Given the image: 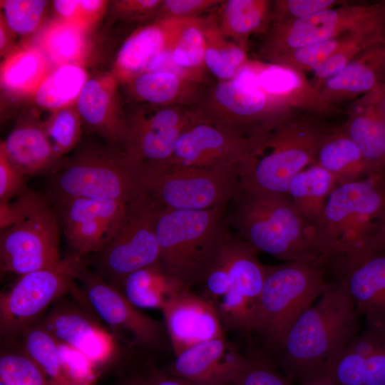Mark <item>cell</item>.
Here are the masks:
<instances>
[{
    "label": "cell",
    "mask_w": 385,
    "mask_h": 385,
    "mask_svg": "<svg viewBox=\"0 0 385 385\" xmlns=\"http://www.w3.org/2000/svg\"><path fill=\"white\" fill-rule=\"evenodd\" d=\"M81 118L71 107L52 112L43 123L55 151L62 157L79 143L81 135Z\"/></svg>",
    "instance_id": "43"
},
{
    "label": "cell",
    "mask_w": 385,
    "mask_h": 385,
    "mask_svg": "<svg viewBox=\"0 0 385 385\" xmlns=\"http://www.w3.org/2000/svg\"><path fill=\"white\" fill-rule=\"evenodd\" d=\"M177 19H160L133 33L123 43L115 64V76L130 81L145 71L150 62L167 47L173 35Z\"/></svg>",
    "instance_id": "29"
},
{
    "label": "cell",
    "mask_w": 385,
    "mask_h": 385,
    "mask_svg": "<svg viewBox=\"0 0 385 385\" xmlns=\"http://www.w3.org/2000/svg\"><path fill=\"white\" fill-rule=\"evenodd\" d=\"M118 385H146V382L143 376L134 374L125 379Z\"/></svg>",
    "instance_id": "57"
},
{
    "label": "cell",
    "mask_w": 385,
    "mask_h": 385,
    "mask_svg": "<svg viewBox=\"0 0 385 385\" xmlns=\"http://www.w3.org/2000/svg\"><path fill=\"white\" fill-rule=\"evenodd\" d=\"M53 6L58 19L74 22L83 26L81 24L80 1L56 0L53 1Z\"/></svg>",
    "instance_id": "53"
},
{
    "label": "cell",
    "mask_w": 385,
    "mask_h": 385,
    "mask_svg": "<svg viewBox=\"0 0 385 385\" xmlns=\"http://www.w3.org/2000/svg\"><path fill=\"white\" fill-rule=\"evenodd\" d=\"M87 31L76 23L58 19L43 30L38 47L56 66L81 64L88 49Z\"/></svg>",
    "instance_id": "36"
},
{
    "label": "cell",
    "mask_w": 385,
    "mask_h": 385,
    "mask_svg": "<svg viewBox=\"0 0 385 385\" xmlns=\"http://www.w3.org/2000/svg\"><path fill=\"white\" fill-rule=\"evenodd\" d=\"M163 207L150 193L128 203L114 236L96 253V273L121 290L129 274L158 262L156 224Z\"/></svg>",
    "instance_id": "8"
},
{
    "label": "cell",
    "mask_w": 385,
    "mask_h": 385,
    "mask_svg": "<svg viewBox=\"0 0 385 385\" xmlns=\"http://www.w3.org/2000/svg\"><path fill=\"white\" fill-rule=\"evenodd\" d=\"M147 176L146 166L123 149L91 146L63 160L51 183L56 199L102 198L129 203L149 193Z\"/></svg>",
    "instance_id": "5"
},
{
    "label": "cell",
    "mask_w": 385,
    "mask_h": 385,
    "mask_svg": "<svg viewBox=\"0 0 385 385\" xmlns=\"http://www.w3.org/2000/svg\"><path fill=\"white\" fill-rule=\"evenodd\" d=\"M89 77L80 64L56 66L49 71L35 93L36 104L56 111L76 103Z\"/></svg>",
    "instance_id": "37"
},
{
    "label": "cell",
    "mask_w": 385,
    "mask_h": 385,
    "mask_svg": "<svg viewBox=\"0 0 385 385\" xmlns=\"http://www.w3.org/2000/svg\"><path fill=\"white\" fill-rule=\"evenodd\" d=\"M384 82L385 42L362 51L317 89L326 101L338 106L371 92Z\"/></svg>",
    "instance_id": "25"
},
{
    "label": "cell",
    "mask_w": 385,
    "mask_h": 385,
    "mask_svg": "<svg viewBox=\"0 0 385 385\" xmlns=\"http://www.w3.org/2000/svg\"><path fill=\"white\" fill-rule=\"evenodd\" d=\"M1 385H4V384L1 382Z\"/></svg>",
    "instance_id": "60"
},
{
    "label": "cell",
    "mask_w": 385,
    "mask_h": 385,
    "mask_svg": "<svg viewBox=\"0 0 385 385\" xmlns=\"http://www.w3.org/2000/svg\"><path fill=\"white\" fill-rule=\"evenodd\" d=\"M59 254V220L50 205L0 234L1 272L23 274L53 267Z\"/></svg>",
    "instance_id": "16"
},
{
    "label": "cell",
    "mask_w": 385,
    "mask_h": 385,
    "mask_svg": "<svg viewBox=\"0 0 385 385\" xmlns=\"http://www.w3.org/2000/svg\"><path fill=\"white\" fill-rule=\"evenodd\" d=\"M48 5L42 0L1 1V19L9 29L19 35H28L41 25Z\"/></svg>",
    "instance_id": "42"
},
{
    "label": "cell",
    "mask_w": 385,
    "mask_h": 385,
    "mask_svg": "<svg viewBox=\"0 0 385 385\" xmlns=\"http://www.w3.org/2000/svg\"><path fill=\"white\" fill-rule=\"evenodd\" d=\"M146 385H198L185 379L170 375L165 371L156 368H150L145 376H143Z\"/></svg>",
    "instance_id": "54"
},
{
    "label": "cell",
    "mask_w": 385,
    "mask_h": 385,
    "mask_svg": "<svg viewBox=\"0 0 385 385\" xmlns=\"http://www.w3.org/2000/svg\"><path fill=\"white\" fill-rule=\"evenodd\" d=\"M48 61L39 47L24 46L8 54L1 65V85L14 95H34L48 74Z\"/></svg>",
    "instance_id": "33"
},
{
    "label": "cell",
    "mask_w": 385,
    "mask_h": 385,
    "mask_svg": "<svg viewBox=\"0 0 385 385\" xmlns=\"http://www.w3.org/2000/svg\"><path fill=\"white\" fill-rule=\"evenodd\" d=\"M384 42L385 24L370 26L353 33L339 50L312 71L313 78L309 80L310 82L317 89L323 81L337 73L362 51Z\"/></svg>",
    "instance_id": "39"
},
{
    "label": "cell",
    "mask_w": 385,
    "mask_h": 385,
    "mask_svg": "<svg viewBox=\"0 0 385 385\" xmlns=\"http://www.w3.org/2000/svg\"><path fill=\"white\" fill-rule=\"evenodd\" d=\"M50 205L47 197L29 189L14 200L0 202L1 230L40 212Z\"/></svg>",
    "instance_id": "47"
},
{
    "label": "cell",
    "mask_w": 385,
    "mask_h": 385,
    "mask_svg": "<svg viewBox=\"0 0 385 385\" xmlns=\"http://www.w3.org/2000/svg\"><path fill=\"white\" fill-rule=\"evenodd\" d=\"M315 164L332 174L337 185L374 174L342 124L334 126L322 140Z\"/></svg>",
    "instance_id": "30"
},
{
    "label": "cell",
    "mask_w": 385,
    "mask_h": 385,
    "mask_svg": "<svg viewBox=\"0 0 385 385\" xmlns=\"http://www.w3.org/2000/svg\"><path fill=\"white\" fill-rule=\"evenodd\" d=\"M336 185L332 174L313 164L292 179L287 194L297 214L314 229L327 199Z\"/></svg>",
    "instance_id": "32"
},
{
    "label": "cell",
    "mask_w": 385,
    "mask_h": 385,
    "mask_svg": "<svg viewBox=\"0 0 385 385\" xmlns=\"http://www.w3.org/2000/svg\"><path fill=\"white\" fill-rule=\"evenodd\" d=\"M58 212L67 242L85 255L102 250L114 236L128 203L102 199H57Z\"/></svg>",
    "instance_id": "17"
},
{
    "label": "cell",
    "mask_w": 385,
    "mask_h": 385,
    "mask_svg": "<svg viewBox=\"0 0 385 385\" xmlns=\"http://www.w3.org/2000/svg\"><path fill=\"white\" fill-rule=\"evenodd\" d=\"M246 58V48L238 44H211L207 40L204 65L221 81L232 79Z\"/></svg>",
    "instance_id": "44"
},
{
    "label": "cell",
    "mask_w": 385,
    "mask_h": 385,
    "mask_svg": "<svg viewBox=\"0 0 385 385\" xmlns=\"http://www.w3.org/2000/svg\"><path fill=\"white\" fill-rule=\"evenodd\" d=\"M0 379L4 385H46L43 372L26 354L2 355Z\"/></svg>",
    "instance_id": "45"
},
{
    "label": "cell",
    "mask_w": 385,
    "mask_h": 385,
    "mask_svg": "<svg viewBox=\"0 0 385 385\" xmlns=\"http://www.w3.org/2000/svg\"><path fill=\"white\" fill-rule=\"evenodd\" d=\"M343 0L272 1L270 25L304 19L319 11L345 4Z\"/></svg>",
    "instance_id": "46"
},
{
    "label": "cell",
    "mask_w": 385,
    "mask_h": 385,
    "mask_svg": "<svg viewBox=\"0 0 385 385\" xmlns=\"http://www.w3.org/2000/svg\"><path fill=\"white\" fill-rule=\"evenodd\" d=\"M76 103L82 121L102 135L109 145L121 146L126 120L119 112L114 74L89 78Z\"/></svg>",
    "instance_id": "27"
},
{
    "label": "cell",
    "mask_w": 385,
    "mask_h": 385,
    "mask_svg": "<svg viewBox=\"0 0 385 385\" xmlns=\"http://www.w3.org/2000/svg\"><path fill=\"white\" fill-rule=\"evenodd\" d=\"M191 114L180 106H160L151 113L135 116L126 120L121 149L149 170L161 168L173 156Z\"/></svg>",
    "instance_id": "18"
},
{
    "label": "cell",
    "mask_w": 385,
    "mask_h": 385,
    "mask_svg": "<svg viewBox=\"0 0 385 385\" xmlns=\"http://www.w3.org/2000/svg\"><path fill=\"white\" fill-rule=\"evenodd\" d=\"M227 205L204 210L163 207L156 224L160 264L186 287L203 284L226 230Z\"/></svg>",
    "instance_id": "4"
},
{
    "label": "cell",
    "mask_w": 385,
    "mask_h": 385,
    "mask_svg": "<svg viewBox=\"0 0 385 385\" xmlns=\"http://www.w3.org/2000/svg\"><path fill=\"white\" fill-rule=\"evenodd\" d=\"M28 189L26 175L19 171L0 150V202L11 201Z\"/></svg>",
    "instance_id": "50"
},
{
    "label": "cell",
    "mask_w": 385,
    "mask_h": 385,
    "mask_svg": "<svg viewBox=\"0 0 385 385\" xmlns=\"http://www.w3.org/2000/svg\"><path fill=\"white\" fill-rule=\"evenodd\" d=\"M358 313L337 280L328 281L315 304L289 329L276 353L289 377L301 383L326 377L330 360L359 333Z\"/></svg>",
    "instance_id": "2"
},
{
    "label": "cell",
    "mask_w": 385,
    "mask_h": 385,
    "mask_svg": "<svg viewBox=\"0 0 385 385\" xmlns=\"http://www.w3.org/2000/svg\"><path fill=\"white\" fill-rule=\"evenodd\" d=\"M326 377L339 385H385V328L367 324L330 360Z\"/></svg>",
    "instance_id": "22"
},
{
    "label": "cell",
    "mask_w": 385,
    "mask_h": 385,
    "mask_svg": "<svg viewBox=\"0 0 385 385\" xmlns=\"http://www.w3.org/2000/svg\"><path fill=\"white\" fill-rule=\"evenodd\" d=\"M9 161L24 175H53L63 160L47 135L43 123L26 120L19 123L1 142Z\"/></svg>",
    "instance_id": "28"
},
{
    "label": "cell",
    "mask_w": 385,
    "mask_h": 385,
    "mask_svg": "<svg viewBox=\"0 0 385 385\" xmlns=\"http://www.w3.org/2000/svg\"><path fill=\"white\" fill-rule=\"evenodd\" d=\"M272 1L229 0L224 1L220 15L221 31L246 48L250 36L265 35L271 21Z\"/></svg>",
    "instance_id": "34"
},
{
    "label": "cell",
    "mask_w": 385,
    "mask_h": 385,
    "mask_svg": "<svg viewBox=\"0 0 385 385\" xmlns=\"http://www.w3.org/2000/svg\"><path fill=\"white\" fill-rule=\"evenodd\" d=\"M185 288L190 287L168 274L158 262L129 274L121 289L138 309L162 310L169 300Z\"/></svg>",
    "instance_id": "31"
},
{
    "label": "cell",
    "mask_w": 385,
    "mask_h": 385,
    "mask_svg": "<svg viewBox=\"0 0 385 385\" xmlns=\"http://www.w3.org/2000/svg\"><path fill=\"white\" fill-rule=\"evenodd\" d=\"M11 31L9 29V28L6 26L4 21L1 19V24H0V50H1V55L2 56L6 52H7L9 49V46L10 45V34Z\"/></svg>",
    "instance_id": "56"
},
{
    "label": "cell",
    "mask_w": 385,
    "mask_h": 385,
    "mask_svg": "<svg viewBox=\"0 0 385 385\" xmlns=\"http://www.w3.org/2000/svg\"><path fill=\"white\" fill-rule=\"evenodd\" d=\"M57 341L85 354L97 366L116 352L115 338L83 313L70 307H57L41 324Z\"/></svg>",
    "instance_id": "26"
},
{
    "label": "cell",
    "mask_w": 385,
    "mask_h": 385,
    "mask_svg": "<svg viewBox=\"0 0 385 385\" xmlns=\"http://www.w3.org/2000/svg\"><path fill=\"white\" fill-rule=\"evenodd\" d=\"M237 233L226 229L218 258L230 281L227 293L215 304L224 331L254 332L267 266Z\"/></svg>",
    "instance_id": "12"
},
{
    "label": "cell",
    "mask_w": 385,
    "mask_h": 385,
    "mask_svg": "<svg viewBox=\"0 0 385 385\" xmlns=\"http://www.w3.org/2000/svg\"><path fill=\"white\" fill-rule=\"evenodd\" d=\"M356 31L288 51L274 58L267 63L286 67L303 73L312 71L339 50Z\"/></svg>",
    "instance_id": "41"
},
{
    "label": "cell",
    "mask_w": 385,
    "mask_h": 385,
    "mask_svg": "<svg viewBox=\"0 0 385 385\" xmlns=\"http://www.w3.org/2000/svg\"><path fill=\"white\" fill-rule=\"evenodd\" d=\"M207 46L205 30L197 19H178L170 48L175 64L199 81Z\"/></svg>",
    "instance_id": "38"
},
{
    "label": "cell",
    "mask_w": 385,
    "mask_h": 385,
    "mask_svg": "<svg viewBox=\"0 0 385 385\" xmlns=\"http://www.w3.org/2000/svg\"><path fill=\"white\" fill-rule=\"evenodd\" d=\"M382 89H383V101H384V108H385V82L383 84Z\"/></svg>",
    "instance_id": "59"
},
{
    "label": "cell",
    "mask_w": 385,
    "mask_h": 385,
    "mask_svg": "<svg viewBox=\"0 0 385 385\" xmlns=\"http://www.w3.org/2000/svg\"><path fill=\"white\" fill-rule=\"evenodd\" d=\"M259 88L278 107L326 117L345 113L326 101L305 73L265 63H252Z\"/></svg>",
    "instance_id": "23"
},
{
    "label": "cell",
    "mask_w": 385,
    "mask_h": 385,
    "mask_svg": "<svg viewBox=\"0 0 385 385\" xmlns=\"http://www.w3.org/2000/svg\"><path fill=\"white\" fill-rule=\"evenodd\" d=\"M57 346L63 374L69 385H93L97 377L95 364L67 344L57 341Z\"/></svg>",
    "instance_id": "48"
},
{
    "label": "cell",
    "mask_w": 385,
    "mask_h": 385,
    "mask_svg": "<svg viewBox=\"0 0 385 385\" xmlns=\"http://www.w3.org/2000/svg\"><path fill=\"white\" fill-rule=\"evenodd\" d=\"M132 92L140 101L160 106H180L191 101L196 82L165 71H143L130 81Z\"/></svg>",
    "instance_id": "35"
},
{
    "label": "cell",
    "mask_w": 385,
    "mask_h": 385,
    "mask_svg": "<svg viewBox=\"0 0 385 385\" xmlns=\"http://www.w3.org/2000/svg\"><path fill=\"white\" fill-rule=\"evenodd\" d=\"M26 354L53 385H69L62 369L56 339L41 325L23 330Z\"/></svg>",
    "instance_id": "40"
},
{
    "label": "cell",
    "mask_w": 385,
    "mask_h": 385,
    "mask_svg": "<svg viewBox=\"0 0 385 385\" xmlns=\"http://www.w3.org/2000/svg\"><path fill=\"white\" fill-rule=\"evenodd\" d=\"M148 192L163 207L204 210L227 205L240 190L238 165L168 166L148 171Z\"/></svg>",
    "instance_id": "10"
},
{
    "label": "cell",
    "mask_w": 385,
    "mask_h": 385,
    "mask_svg": "<svg viewBox=\"0 0 385 385\" xmlns=\"http://www.w3.org/2000/svg\"><path fill=\"white\" fill-rule=\"evenodd\" d=\"M385 218V174L337 185L314 227L325 255L367 243L376 223Z\"/></svg>",
    "instance_id": "7"
},
{
    "label": "cell",
    "mask_w": 385,
    "mask_h": 385,
    "mask_svg": "<svg viewBox=\"0 0 385 385\" xmlns=\"http://www.w3.org/2000/svg\"><path fill=\"white\" fill-rule=\"evenodd\" d=\"M380 24H385V1H347L304 19L270 25L257 56L267 63L288 51Z\"/></svg>",
    "instance_id": "9"
},
{
    "label": "cell",
    "mask_w": 385,
    "mask_h": 385,
    "mask_svg": "<svg viewBox=\"0 0 385 385\" xmlns=\"http://www.w3.org/2000/svg\"><path fill=\"white\" fill-rule=\"evenodd\" d=\"M230 220L237 234L257 252L285 262L325 255L314 229L294 210L287 194L240 189Z\"/></svg>",
    "instance_id": "3"
},
{
    "label": "cell",
    "mask_w": 385,
    "mask_h": 385,
    "mask_svg": "<svg viewBox=\"0 0 385 385\" xmlns=\"http://www.w3.org/2000/svg\"><path fill=\"white\" fill-rule=\"evenodd\" d=\"M324 117L286 109L252 137L238 165L240 189L287 194L292 179L315 164L317 150L333 128Z\"/></svg>",
    "instance_id": "1"
},
{
    "label": "cell",
    "mask_w": 385,
    "mask_h": 385,
    "mask_svg": "<svg viewBox=\"0 0 385 385\" xmlns=\"http://www.w3.org/2000/svg\"><path fill=\"white\" fill-rule=\"evenodd\" d=\"M302 385H339L327 377L310 380L302 384Z\"/></svg>",
    "instance_id": "58"
},
{
    "label": "cell",
    "mask_w": 385,
    "mask_h": 385,
    "mask_svg": "<svg viewBox=\"0 0 385 385\" xmlns=\"http://www.w3.org/2000/svg\"><path fill=\"white\" fill-rule=\"evenodd\" d=\"M228 385H291L265 358H247L240 373Z\"/></svg>",
    "instance_id": "49"
},
{
    "label": "cell",
    "mask_w": 385,
    "mask_h": 385,
    "mask_svg": "<svg viewBox=\"0 0 385 385\" xmlns=\"http://www.w3.org/2000/svg\"><path fill=\"white\" fill-rule=\"evenodd\" d=\"M246 361L224 336L184 350L163 371L198 385H228Z\"/></svg>",
    "instance_id": "21"
},
{
    "label": "cell",
    "mask_w": 385,
    "mask_h": 385,
    "mask_svg": "<svg viewBox=\"0 0 385 385\" xmlns=\"http://www.w3.org/2000/svg\"><path fill=\"white\" fill-rule=\"evenodd\" d=\"M369 244L371 247L385 250V218L376 222Z\"/></svg>",
    "instance_id": "55"
},
{
    "label": "cell",
    "mask_w": 385,
    "mask_h": 385,
    "mask_svg": "<svg viewBox=\"0 0 385 385\" xmlns=\"http://www.w3.org/2000/svg\"><path fill=\"white\" fill-rule=\"evenodd\" d=\"M382 86L351 101L342 127L374 174H385V108Z\"/></svg>",
    "instance_id": "24"
},
{
    "label": "cell",
    "mask_w": 385,
    "mask_h": 385,
    "mask_svg": "<svg viewBox=\"0 0 385 385\" xmlns=\"http://www.w3.org/2000/svg\"><path fill=\"white\" fill-rule=\"evenodd\" d=\"M162 1L140 0L123 1L118 3L121 11L131 16H145L156 11Z\"/></svg>",
    "instance_id": "52"
},
{
    "label": "cell",
    "mask_w": 385,
    "mask_h": 385,
    "mask_svg": "<svg viewBox=\"0 0 385 385\" xmlns=\"http://www.w3.org/2000/svg\"><path fill=\"white\" fill-rule=\"evenodd\" d=\"M175 356L200 343L225 336L215 304L185 288L161 310Z\"/></svg>",
    "instance_id": "20"
},
{
    "label": "cell",
    "mask_w": 385,
    "mask_h": 385,
    "mask_svg": "<svg viewBox=\"0 0 385 385\" xmlns=\"http://www.w3.org/2000/svg\"><path fill=\"white\" fill-rule=\"evenodd\" d=\"M220 2L214 0H166L162 1L158 10L163 14L161 19H192Z\"/></svg>",
    "instance_id": "51"
},
{
    "label": "cell",
    "mask_w": 385,
    "mask_h": 385,
    "mask_svg": "<svg viewBox=\"0 0 385 385\" xmlns=\"http://www.w3.org/2000/svg\"><path fill=\"white\" fill-rule=\"evenodd\" d=\"M327 256L267 266L257 333L274 352L297 319L317 300L327 280Z\"/></svg>",
    "instance_id": "6"
},
{
    "label": "cell",
    "mask_w": 385,
    "mask_h": 385,
    "mask_svg": "<svg viewBox=\"0 0 385 385\" xmlns=\"http://www.w3.org/2000/svg\"><path fill=\"white\" fill-rule=\"evenodd\" d=\"M205 113L230 128L252 137L284 108L275 105L260 88L235 79L220 81L209 94Z\"/></svg>",
    "instance_id": "19"
},
{
    "label": "cell",
    "mask_w": 385,
    "mask_h": 385,
    "mask_svg": "<svg viewBox=\"0 0 385 385\" xmlns=\"http://www.w3.org/2000/svg\"><path fill=\"white\" fill-rule=\"evenodd\" d=\"M78 280L84 294L100 317L113 331V336L131 345L152 351L164 349L168 338L165 324L141 312L121 290L106 282L86 267Z\"/></svg>",
    "instance_id": "14"
},
{
    "label": "cell",
    "mask_w": 385,
    "mask_h": 385,
    "mask_svg": "<svg viewBox=\"0 0 385 385\" xmlns=\"http://www.w3.org/2000/svg\"><path fill=\"white\" fill-rule=\"evenodd\" d=\"M252 143V138L230 128L204 111L192 112L175 143L173 156L163 168L238 165Z\"/></svg>",
    "instance_id": "15"
},
{
    "label": "cell",
    "mask_w": 385,
    "mask_h": 385,
    "mask_svg": "<svg viewBox=\"0 0 385 385\" xmlns=\"http://www.w3.org/2000/svg\"><path fill=\"white\" fill-rule=\"evenodd\" d=\"M84 255L74 252L56 265L20 276L0 296V326L10 336L24 330L49 305L68 292H78L76 280L87 267Z\"/></svg>",
    "instance_id": "11"
},
{
    "label": "cell",
    "mask_w": 385,
    "mask_h": 385,
    "mask_svg": "<svg viewBox=\"0 0 385 385\" xmlns=\"http://www.w3.org/2000/svg\"><path fill=\"white\" fill-rule=\"evenodd\" d=\"M327 271L343 285L367 324L385 328V250L352 246L327 255Z\"/></svg>",
    "instance_id": "13"
}]
</instances>
